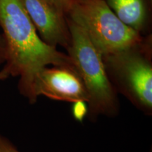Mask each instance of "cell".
<instances>
[{"label":"cell","instance_id":"cell-8","mask_svg":"<svg viewBox=\"0 0 152 152\" xmlns=\"http://www.w3.org/2000/svg\"><path fill=\"white\" fill-rule=\"evenodd\" d=\"M73 116L77 121H82L85 117L88 114V107L87 104L85 102H76L73 103Z\"/></svg>","mask_w":152,"mask_h":152},{"label":"cell","instance_id":"cell-10","mask_svg":"<svg viewBox=\"0 0 152 152\" xmlns=\"http://www.w3.org/2000/svg\"><path fill=\"white\" fill-rule=\"evenodd\" d=\"M57 4L61 8L65 13H68L71 6L75 3L76 0H54Z\"/></svg>","mask_w":152,"mask_h":152},{"label":"cell","instance_id":"cell-3","mask_svg":"<svg viewBox=\"0 0 152 152\" xmlns=\"http://www.w3.org/2000/svg\"><path fill=\"white\" fill-rule=\"evenodd\" d=\"M68 14L102 56L139 46V32L123 23L104 0H76Z\"/></svg>","mask_w":152,"mask_h":152},{"label":"cell","instance_id":"cell-2","mask_svg":"<svg viewBox=\"0 0 152 152\" xmlns=\"http://www.w3.org/2000/svg\"><path fill=\"white\" fill-rule=\"evenodd\" d=\"M68 26V56L86 88L89 118L94 121L102 115L115 117L120 112V104L117 92L106 73L103 56L80 27L70 20Z\"/></svg>","mask_w":152,"mask_h":152},{"label":"cell","instance_id":"cell-4","mask_svg":"<svg viewBox=\"0 0 152 152\" xmlns=\"http://www.w3.org/2000/svg\"><path fill=\"white\" fill-rule=\"evenodd\" d=\"M108 77L117 93L147 115L152 114V65L139 46L103 56Z\"/></svg>","mask_w":152,"mask_h":152},{"label":"cell","instance_id":"cell-11","mask_svg":"<svg viewBox=\"0 0 152 152\" xmlns=\"http://www.w3.org/2000/svg\"><path fill=\"white\" fill-rule=\"evenodd\" d=\"M5 62V45L2 35H0V64Z\"/></svg>","mask_w":152,"mask_h":152},{"label":"cell","instance_id":"cell-12","mask_svg":"<svg viewBox=\"0 0 152 152\" xmlns=\"http://www.w3.org/2000/svg\"><path fill=\"white\" fill-rule=\"evenodd\" d=\"M10 75L9 70L7 69V67H4L0 71V82L5 80L6 79H7Z\"/></svg>","mask_w":152,"mask_h":152},{"label":"cell","instance_id":"cell-6","mask_svg":"<svg viewBox=\"0 0 152 152\" xmlns=\"http://www.w3.org/2000/svg\"><path fill=\"white\" fill-rule=\"evenodd\" d=\"M24 8L40 35L50 46L67 47L70 33L64 10L54 0H21Z\"/></svg>","mask_w":152,"mask_h":152},{"label":"cell","instance_id":"cell-9","mask_svg":"<svg viewBox=\"0 0 152 152\" xmlns=\"http://www.w3.org/2000/svg\"><path fill=\"white\" fill-rule=\"evenodd\" d=\"M0 152H20L8 138L0 134Z\"/></svg>","mask_w":152,"mask_h":152},{"label":"cell","instance_id":"cell-7","mask_svg":"<svg viewBox=\"0 0 152 152\" xmlns=\"http://www.w3.org/2000/svg\"><path fill=\"white\" fill-rule=\"evenodd\" d=\"M123 23L140 31L147 18L144 0H104Z\"/></svg>","mask_w":152,"mask_h":152},{"label":"cell","instance_id":"cell-5","mask_svg":"<svg viewBox=\"0 0 152 152\" xmlns=\"http://www.w3.org/2000/svg\"><path fill=\"white\" fill-rule=\"evenodd\" d=\"M34 95L66 102H88V95L80 76L73 66H53L42 68L36 78Z\"/></svg>","mask_w":152,"mask_h":152},{"label":"cell","instance_id":"cell-1","mask_svg":"<svg viewBox=\"0 0 152 152\" xmlns=\"http://www.w3.org/2000/svg\"><path fill=\"white\" fill-rule=\"evenodd\" d=\"M0 27L5 45V67L18 77V91L30 104L37 102L34 85L38 74L49 66H73L68 55L45 43L21 0H0Z\"/></svg>","mask_w":152,"mask_h":152}]
</instances>
